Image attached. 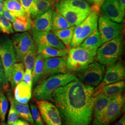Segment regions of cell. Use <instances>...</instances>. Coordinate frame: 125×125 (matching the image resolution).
I'll return each instance as SVG.
<instances>
[{
	"label": "cell",
	"mask_w": 125,
	"mask_h": 125,
	"mask_svg": "<svg viewBox=\"0 0 125 125\" xmlns=\"http://www.w3.org/2000/svg\"><path fill=\"white\" fill-rule=\"evenodd\" d=\"M94 87L79 80L55 90L52 96L62 125H91L94 99Z\"/></svg>",
	"instance_id": "cell-1"
},
{
	"label": "cell",
	"mask_w": 125,
	"mask_h": 125,
	"mask_svg": "<svg viewBox=\"0 0 125 125\" xmlns=\"http://www.w3.org/2000/svg\"><path fill=\"white\" fill-rule=\"evenodd\" d=\"M77 80L78 78L72 72L51 76L36 86L33 92V97L36 100L54 102L52 94L55 90L71 82Z\"/></svg>",
	"instance_id": "cell-2"
},
{
	"label": "cell",
	"mask_w": 125,
	"mask_h": 125,
	"mask_svg": "<svg viewBox=\"0 0 125 125\" xmlns=\"http://www.w3.org/2000/svg\"><path fill=\"white\" fill-rule=\"evenodd\" d=\"M97 50V58L103 65H111L118 61L123 49L122 37L121 35L103 44Z\"/></svg>",
	"instance_id": "cell-3"
},
{
	"label": "cell",
	"mask_w": 125,
	"mask_h": 125,
	"mask_svg": "<svg viewBox=\"0 0 125 125\" xmlns=\"http://www.w3.org/2000/svg\"><path fill=\"white\" fill-rule=\"evenodd\" d=\"M99 12L92 10L88 16L75 28L70 46H78L94 31L97 30Z\"/></svg>",
	"instance_id": "cell-4"
},
{
	"label": "cell",
	"mask_w": 125,
	"mask_h": 125,
	"mask_svg": "<svg viewBox=\"0 0 125 125\" xmlns=\"http://www.w3.org/2000/svg\"><path fill=\"white\" fill-rule=\"evenodd\" d=\"M68 54L67 69L76 72H80L86 68L93 62L94 57L88 50L80 46L72 47Z\"/></svg>",
	"instance_id": "cell-5"
},
{
	"label": "cell",
	"mask_w": 125,
	"mask_h": 125,
	"mask_svg": "<svg viewBox=\"0 0 125 125\" xmlns=\"http://www.w3.org/2000/svg\"><path fill=\"white\" fill-rule=\"evenodd\" d=\"M125 105V98L119 94L113 97L102 115L92 125H109L116 120L123 112Z\"/></svg>",
	"instance_id": "cell-6"
},
{
	"label": "cell",
	"mask_w": 125,
	"mask_h": 125,
	"mask_svg": "<svg viewBox=\"0 0 125 125\" xmlns=\"http://www.w3.org/2000/svg\"><path fill=\"white\" fill-rule=\"evenodd\" d=\"M105 66L100 62H92L84 69L78 72L83 83L91 86H96L103 80Z\"/></svg>",
	"instance_id": "cell-7"
},
{
	"label": "cell",
	"mask_w": 125,
	"mask_h": 125,
	"mask_svg": "<svg viewBox=\"0 0 125 125\" xmlns=\"http://www.w3.org/2000/svg\"><path fill=\"white\" fill-rule=\"evenodd\" d=\"M98 31L103 44L121 35L123 26L102 16L98 20Z\"/></svg>",
	"instance_id": "cell-8"
},
{
	"label": "cell",
	"mask_w": 125,
	"mask_h": 125,
	"mask_svg": "<svg viewBox=\"0 0 125 125\" xmlns=\"http://www.w3.org/2000/svg\"><path fill=\"white\" fill-rule=\"evenodd\" d=\"M0 58L4 70L6 80L13 64L16 62V55L12 40L9 37L0 39Z\"/></svg>",
	"instance_id": "cell-9"
},
{
	"label": "cell",
	"mask_w": 125,
	"mask_h": 125,
	"mask_svg": "<svg viewBox=\"0 0 125 125\" xmlns=\"http://www.w3.org/2000/svg\"><path fill=\"white\" fill-rule=\"evenodd\" d=\"M12 41L15 51L16 62H22L25 55L34 44L32 37L29 32L25 31L14 34Z\"/></svg>",
	"instance_id": "cell-10"
},
{
	"label": "cell",
	"mask_w": 125,
	"mask_h": 125,
	"mask_svg": "<svg viewBox=\"0 0 125 125\" xmlns=\"http://www.w3.org/2000/svg\"><path fill=\"white\" fill-rule=\"evenodd\" d=\"M35 103L46 125H62L59 112L56 106L47 101L35 100Z\"/></svg>",
	"instance_id": "cell-11"
},
{
	"label": "cell",
	"mask_w": 125,
	"mask_h": 125,
	"mask_svg": "<svg viewBox=\"0 0 125 125\" xmlns=\"http://www.w3.org/2000/svg\"><path fill=\"white\" fill-rule=\"evenodd\" d=\"M55 9L56 12L62 15L71 26L78 25L89 14L82 11L57 2L55 4Z\"/></svg>",
	"instance_id": "cell-12"
},
{
	"label": "cell",
	"mask_w": 125,
	"mask_h": 125,
	"mask_svg": "<svg viewBox=\"0 0 125 125\" xmlns=\"http://www.w3.org/2000/svg\"><path fill=\"white\" fill-rule=\"evenodd\" d=\"M103 16L115 22H122L125 11L122 9L119 0H105L101 6Z\"/></svg>",
	"instance_id": "cell-13"
},
{
	"label": "cell",
	"mask_w": 125,
	"mask_h": 125,
	"mask_svg": "<svg viewBox=\"0 0 125 125\" xmlns=\"http://www.w3.org/2000/svg\"><path fill=\"white\" fill-rule=\"evenodd\" d=\"M32 39L36 45H44L59 49H65L66 46L50 31H37L32 30Z\"/></svg>",
	"instance_id": "cell-14"
},
{
	"label": "cell",
	"mask_w": 125,
	"mask_h": 125,
	"mask_svg": "<svg viewBox=\"0 0 125 125\" xmlns=\"http://www.w3.org/2000/svg\"><path fill=\"white\" fill-rule=\"evenodd\" d=\"M68 72L66 59L64 57L44 59V75H52Z\"/></svg>",
	"instance_id": "cell-15"
},
{
	"label": "cell",
	"mask_w": 125,
	"mask_h": 125,
	"mask_svg": "<svg viewBox=\"0 0 125 125\" xmlns=\"http://www.w3.org/2000/svg\"><path fill=\"white\" fill-rule=\"evenodd\" d=\"M125 67L123 64L118 62L110 65L107 68L103 80L102 85H108L122 81L125 78Z\"/></svg>",
	"instance_id": "cell-16"
},
{
	"label": "cell",
	"mask_w": 125,
	"mask_h": 125,
	"mask_svg": "<svg viewBox=\"0 0 125 125\" xmlns=\"http://www.w3.org/2000/svg\"><path fill=\"white\" fill-rule=\"evenodd\" d=\"M53 11L50 9L34 19L32 29L37 31H50L52 30V17Z\"/></svg>",
	"instance_id": "cell-17"
},
{
	"label": "cell",
	"mask_w": 125,
	"mask_h": 125,
	"mask_svg": "<svg viewBox=\"0 0 125 125\" xmlns=\"http://www.w3.org/2000/svg\"><path fill=\"white\" fill-rule=\"evenodd\" d=\"M113 97H109L101 92L97 95L94 96L93 107V122L96 121L103 113Z\"/></svg>",
	"instance_id": "cell-18"
},
{
	"label": "cell",
	"mask_w": 125,
	"mask_h": 125,
	"mask_svg": "<svg viewBox=\"0 0 125 125\" xmlns=\"http://www.w3.org/2000/svg\"><path fill=\"white\" fill-rule=\"evenodd\" d=\"M102 45L103 43L97 29L87 38L79 46L88 50L95 56L97 50Z\"/></svg>",
	"instance_id": "cell-19"
},
{
	"label": "cell",
	"mask_w": 125,
	"mask_h": 125,
	"mask_svg": "<svg viewBox=\"0 0 125 125\" xmlns=\"http://www.w3.org/2000/svg\"><path fill=\"white\" fill-rule=\"evenodd\" d=\"M36 45L37 53L40 55L44 59L55 57H65L68 53L67 49H59L44 45Z\"/></svg>",
	"instance_id": "cell-20"
},
{
	"label": "cell",
	"mask_w": 125,
	"mask_h": 125,
	"mask_svg": "<svg viewBox=\"0 0 125 125\" xmlns=\"http://www.w3.org/2000/svg\"><path fill=\"white\" fill-rule=\"evenodd\" d=\"M14 99L18 103L26 104L31 96V89L23 81H21L15 87Z\"/></svg>",
	"instance_id": "cell-21"
},
{
	"label": "cell",
	"mask_w": 125,
	"mask_h": 125,
	"mask_svg": "<svg viewBox=\"0 0 125 125\" xmlns=\"http://www.w3.org/2000/svg\"><path fill=\"white\" fill-rule=\"evenodd\" d=\"M24 65L22 62L15 63L12 67L8 78L11 83L12 89L22 81L24 74Z\"/></svg>",
	"instance_id": "cell-22"
},
{
	"label": "cell",
	"mask_w": 125,
	"mask_h": 125,
	"mask_svg": "<svg viewBox=\"0 0 125 125\" xmlns=\"http://www.w3.org/2000/svg\"><path fill=\"white\" fill-rule=\"evenodd\" d=\"M53 0H35L30 12L31 18L35 19L51 9Z\"/></svg>",
	"instance_id": "cell-23"
},
{
	"label": "cell",
	"mask_w": 125,
	"mask_h": 125,
	"mask_svg": "<svg viewBox=\"0 0 125 125\" xmlns=\"http://www.w3.org/2000/svg\"><path fill=\"white\" fill-rule=\"evenodd\" d=\"M9 99L10 102L13 104L19 117L30 123L32 125H35L34 122L32 119L31 113L30 112L28 105L27 104H23L18 103L14 98L10 95H9Z\"/></svg>",
	"instance_id": "cell-24"
},
{
	"label": "cell",
	"mask_w": 125,
	"mask_h": 125,
	"mask_svg": "<svg viewBox=\"0 0 125 125\" xmlns=\"http://www.w3.org/2000/svg\"><path fill=\"white\" fill-rule=\"evenodd\" d=\"M13 30L17 32H24L29 31L32 28V21L30 16L28 14L15 18L13 22Z\"/></svg>",
	"instance_id": "cell-25"
},
{
	"label": "cell",
	"mask_w": 125,
	"mask_h": 125,
	"mask_svg": "<svg viewBox=\"0 0 125 125\" xmlns=\"http://www.w3.org/2000/svg\"><path fill=\"white\" fill-rule=\"evenodd\" d=\"M125 82L121 81L115 83L103 86L102 92L107 97H114L121 94L125 89Z\"/></svg>",
	"instance_id": "cell-26"
},
{
	"label": "cell",
	"mask_w": 125,
	"mask_h": 125,
	"mask_svg": "<svg viewBox=\"0 0 125 125\" xmlns=\"http://www.w3.org/2000/svg\"><path fill=\"white\" fill-rule=\"evenodd\" d=\"M4 6L16 18L28 14L18 0H5Z\"/></svg>",
	"instance_id": "cell-27"
},
{
	"label": "cell",
	"mask_w": 125,
	"mask_h": 125,
	"mask_svg": "<svg viewBox=\"0 0 125 125\" xmlns=\"http://www.w3.org/2000/svg\"><path fill=\"white\" fill-rule=\"evenodd\" d=\"M56 2L65 5L89 14L92 9L85 0H58Z\"/></svg>",
	"instance_id": "cell-28"
},
{
	"label": "cell",
	"mask_w": 125,
	"mask_h": 125,
	"mask_svg": "<svg viewBox=\"0 0 125 125\" xmlns=\"http://www.w3.org/2000/svg\"><path fill=\"white\" fill-rule=\"evenodd\" d=\"M75 26L58 30H54L53 33L66 46H70L74 34Z\"/></svg>",
	"instance_id": "cell-29"
},
{
	"label": "cell",
	"mask_w": 125,
	"mask_h": 125,
	"mask_svg": "<svg viewBox=\"0 0 125 125\" xmlns=\"http://www.w3.org/2000/svg\"><path fill=\"white\" fill-rule=\"evenodd\" d=\"M44 58L38 54L31 72L32 83L35 84L39 80L40 76L44 75Z\"/></svg>",
	"instance_id": "cell-30"
},
{
	"label": "cell",
	"mask_w": 125,
	"mask_h": 125,
	"mask_svg": "<svg viewBox=\"0 0 125 125\" xmlns=\"http://www.w3.org/2000/svg\"><path fill=\"white\" fill-rule=\"evenodd\" d=\"M71 27L72 26L62 15L53 11L52 25V31L65 29Z\"/></svg>",
	"instance_id": "cell-31"
},
{
	"label": "cell",
	"mask_w": 125,
	"mask_h": 125,
	"mask_svg": "<svg viewBox=\"0 0 125 125\" xmlns=\"http://www.w3.org/2000/svg\"><path fill=\"white\" fill-rule=\"evenodd\" d=\"M37 55V46L34 44L25 55L23 61L26 70L32 71Z\"/></svg>",
	"instance_id": "cell-32"
},
{
	"label": "cell",
	"mask_w": 125,
	"mask_h": 125,
	"mask_svg": "<svg viewBox=\"0 0 125 125\" xmlns=\"http://www.w3.org/2000/svg\"><path fill=\"white\" fill-rule=\"evenodd\" d=\"M0 31L6 34H11L14 32L11 22L1 15H0Z\"/></svg>",
	"instance_id": "cell-33"
},
{
	"label": "cell",
	"mask_w": 125,
	"mask_h": 125,
	"mask_svg": "<svg viewBox=\"0 0 125 125\" xmlns=\"http://www.w3.org/2000/svg\"><path fill=\"white\" fill-rule=\"evenodd\" d=\"M9 103L7 98L2 93H0V119L2 121H4Z\"/></svg>",
	"instance_id": "cell-34"
},
{
	"label": "cell",
	"mask_w": 125,
	"mask_h": 125,
	"mask_svg": "<svg viewBox=\"0 0 125 125\" xmlns=\"http://www.w3.org/2000/svg\"><path fill=\"white\" fill-rule=\"evenodd\" d=\"M30 107L31 109V115L35 123V125H45L36 105L31 103L30 104Z\"/></svg>",
	"instance_id": "cell-35"
},
{
	"label": "cell",
	"mask_w": 125,
	"mask_h": 125,
	"mask_svg": "<svg viewBox=\"0 0 125 125\" xmlns=\"http://www.w3.org/2000/svg\"><path fill=\"white\" fill-rule=\"evenodd\" d=\"M10 103V108L9 109V115H8V123L7 125H12L15 123L16 121L18 120L19 115L18 113L16 111L15 107L13 106V104L11 102Z\"/></svg>",
	"instance_id": "cell-36"
},
{
	"label": "cell",
	"mask_w": 125,
	"mask_h": 125,
	"mask_svg": "<svg viewBox=\"0 0 125 125\" xmlns=\"http://www.w3.org/2000/svg\"><path fill=\"white\" fill-rule=\"evenodd\" d=\"M7 84H8V82L6 78L4 68L0 58V89H3Z\"/></svg>",
	"instance_id": "cell-37"
},
{
	"label": "cell",
	"mask_w": 125,
	"mask_h": 125,
	"mask_svg": "<svg viewBox=\"0 0 125 125\" xmlns=\"http://www.w3.org/2000/svg\"><path fill=\"white\" fill-rule=\"evenodd\" d=\"M26 13L30 15V12L35 0H18Z\"/></svg>",
	"instance_id": "cell-38"
},
{
	"label": "cell",
	"mask_w": 125,
	"mask_h": 125,
	"mask_svg": "<svg viewBox=\"0 0 125 125\" xmlns=\"http://www.w3.org/2000/svg\"><path fill=\"white\" fill-rule=\"evenodd\" d=\"M31 72L32 71H31L26 70V72L24 73L22 79V80L31 89L33 84Z\"/></svg>",
	"instance_id": "cell-39"
},
{
	"label": "cell",
	"mask_w": 125,
	"mask_h": 125,
	"mask_svg": "<svg viewBox=\"0 0 125 125\" xmlns=\"http://www.w3.org/2000/svg\"><path fill=\"white\" fill-rule=\"evenodd\" d=\"M3 16L10 22H13L16 18L4 6H3Z\"/></svg>",
	"instance_id": "cell-40"
},
{
	"label": "cell",
	"mask_w": 125,
	"mask_h": 125,
	"mask_svg": "<svg viewBox=\"0 0 125 125\" xmlns=\"http://www.w3.org/2000/svg\"><path fill=\"white\" fill-rule=\"evenodd\" d=\"M94 0V10L98 11L99 12L101 6H102L105 0Z\"/></svg>",
	"instance_id": "cell-41"
},
{
	"label": "cell",
	"mask_w": 125,
	"mask_h": 125,
	"mask_svg": "<svg viewBox=\"0 0 125 125\" xmlns=\"http://www.w3.org/2000/svg\"><path fill=\"white\" fill-rule=\"evenodd\" d=\"M115 125H125V115H124V116H123Z\"/></svg>",
	"instance_id": "cell-42"
},
{
	"label": "cell",
	"mask_w": 125,
	"mask_h": 125,
	"mask_svg": "<svg viewBox=\"0 0 125 125\" xmlns=\"http://www.w3.org/2000/svg\"><path fill=\"white\" fill-rule=\"evenodd\" d=\"M4 6V0H0V15H3V8Z\"/></svg>",
	"instance_id": "cell-43"
},
{
	"label": "cell",
	"mask_w": 125,
	"mask_h": 125,
	"mask_svg": "<svg viewBox=\"0 0 125 125\" xmlns=\"http://www.w3.org/2000/svg\"><path fill=\"white\" fill-rule=\"evenodd\" d=\"M119 1L120 2L122 9H123V11H125V0H119Z\"/></svg>",
	"instance_id": "cell-44"
},
{
	"label": "cell",
	"mask_w": 125,
	"mask_h": 125,
	"mask_svg": "<svg viewBox=\"0 0 125 125\" xmlns=\"http://www.w3.org/2000/svg\"><path fill=\"white\" fill-rule=\"evenodd\" d=\"M24 121L22 120H18L12 125H21L24 122Z\"/></svg>",
	"instance_id": "cell-45"
},
{
	"label": "cell",
	"mask_w": 125,
	"mask_h": 125,
	"mask_svg": "<svg viewBox=\"0 0 125 125\" xmlns=\"http://www.w3.org/2000/svg\"><path fill=\"white\" fill-rule=\"evenodd\" d=\"M87 0L90 3H91V4H94V0Z\"/></svg>",
	"instance_id": "cell-46"
},
{
	"label": "cell",
	"mask_w": 125,
	"mask_h": 125,
	"mask_svg": "<svg viewBox=\"0 0 125 125\" xmlns=\"http://www.w3.org/2000/svg\"><path fill=\"white\" fill-rule=\"evenodd\" d=\"M21 125H29L27 122H26V121H24V122L22 124H21Z\"/></svg>",
	"instance_id": "cell-47"
},
{
	"label": "cell",
	"mask_w": 125,
	"mask_h": 125,
	"mask_svg": "<svg viewBox=\"0 0 125 125\" xmlns=\"http://www.w3.org/2000/svg\"><path fill=\"white\" fill-rule=\"evenodd\" d=\"M0 125H8L7 124H5V123H2Z\"/></svg>",
	"instance_id": "cell-48"
}]
</instances>
